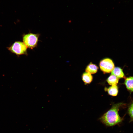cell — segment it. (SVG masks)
I'll return each instance as SVG.
<instances>
[{"instance_id": "obj_2", "label": "cell", "mask_w": 133, "mask_h": 133, "mask_svg": "<svg viewBox=\"0 0 133 133\" xmlns=\"http://www.w3.org/2000/svg\"><path fill=\"white\" fill-rule=\"evenodd\" d=\"M39 34L31 33L24 34L23 36V40L27 47L33 49L37 45Z\"/></svg>"}, {"instance_id": "obj_10", "label": "cell", "mask_w": 133, "mask_h": 133, "mask_svg": "<svg viewBox=\"0 0 133 133\" xmlns=\"http://www.w3.org/2000/svg\"><path fill=\"white\" fill-rule=\"evenodd\" d=\"M119 79L116 76L111 75L108 78L107 81L111 86L116 85L119 81Z\"/></svg>"}, {"instance_id": "obj_8", "label": "cell", "mask_w": 133, "mask_h": 133, "mask_svg": "<svg viewBox=\"0 0 133 133\" xmlns=\"http://www.w3.org/2000/svg\"><path fill=\"white\" fill-rule=\"evenodd\" d=\"M82 78L85 83L89 84L92 81L93 77L90 73L86 72L82 74Z\"/></svg>"}, {"instance_id": "obj_4", "label": "cell", "mask_w": 133, "mask_h": 133, "mask_svg": "<svg viewBox=\"0 0 133 133\" xmlns=\"http://www.w3.org/2000/svg\"><path fill=\"white\" fill-rule=\"evenodd\" d=\"M99 65L100 69L104 73L111 72L115 66L113 61L108 58L103 59L100 62Z\"/></svg>"}, {"instance_id": "obj_3", "label": "cell", "mask_w": 133, "mask_h": 133, "mask_svg": "<svg viewBox=\"0 0 133 133\" xmlns=\"http://www.w3.org/2000/svg\"><path fill=\"white\" fill-rule=\"evenodd\" d=\"M27 48L23 42L18 41L15 42L8 49L12 53L19 55L27 54Z\"/></svg>"}, {"instance_id": "obj_9", "label": "cell", "mask_w": 133, "mask_h": 133, "mask_svg": "<svg viewBox=\"0 0 133 133\" xmlns=\"http://www.w3.org/2000/svg\"><path fill=\"white\" fill-rule=\"evenodd\" d=\"M108 92L110 95L115 96L117 95L118 93V87L117 85L112 86L108 88H106Z\"/></svg>"}, {"instance_id": "obj_11", "label": "cell", "mask_w": 133, "mask_h": 133, "mask_svg": "<svg viewBox=\"0 0 133 133\" xmlns=\"http://www.w3.org/2000/svg\"><path fill=\"white\" fill-rule=\"evenodd\" d=\"M128 113L130 117V122L133 121V102L128 106L127 110Z\"/></svg>"}, {"instance_id": "obj_5", "label": "cell", "mask_w": 133, "mask_h": 133, "mask_svg": "<svg viewBox=\"0 0 133 133\" xmlns=\"http://www.w3.org/2000/svg\"><path fill=\"white\" fill-rule=\"evenodd\" d=\"M127 90L130 93L133 92V76H131L125 78L124 82Z\"/></svg>"}, {"instance_id": "obj_1", "label": "cell", "mask_w": 133, "mask_h": 133, "mask_svg": "<svg viewBox=\"0 0 133 133\" xmlns=\"http://www.w3.org/2000/svg\"><path fill=\"white\" fill-rule=\"evenodd\" d=\"M125 106V104L122 102L114 104L110 109L99 118V120L107 127L120 125L123 121L124 117L120 116L119 111L120 108L124 107Z\"/></svg>"}, {"instance_id": "obj_7", "label": "cell", "mask_w": 133, "mask_h": 133, "mask_svg": "<svg viewBox=\"0 0 133 133\" xmlns=\"http://www.w3.org/2000/svg\"><path fill=\"white\" fill-rule=\"evenodd\" d=\"M98 67L95 64L90 62L87 66L85 69L86 72L94 74L96 73L97 71Z\"/></svg>"}, {"instance_id": "obj_6", "label": "cell", "mask_w": 133, "mask_h": 133, "mask_svg": "<svg viewBox=\"0 0 133 133\" xmlns=\"http://www.w3.org/2000/svg\"><path fill=\"white\" fill-rule=\"evenodd\" d=\"M111 74L116 76L119 79L125 77L122 69L118 67H114L111 71Z\"/></svg>"}]
</instances>
